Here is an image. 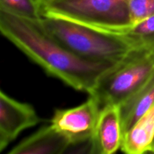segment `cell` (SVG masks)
<instances>
[{
  "instance_id": "cell-1",
  "label": "cell",
  "mask_w": 154,
  "mask_h": 154,
  "mask_svg": "<svg viewBox=\"0 0 154 154\" xmlns=\"http://www.w3.org/2000/svg\"><path fill=\"white\" fill-rule=\"evenodd\" d=\"M3 36L48 75L90 94L102 74L114 64L78 57L48 32L41 20L22 17L0 9Z\"/></svg>"
},
{
  "instance_id": "cell-2",
  "label": "cell",
  "mask_w": 154,
  "mask_h": 154,
  "mask_svg": "<svg viewBox=\"0 0 154 154\" xmlns=\"http://www.w3.org/2000/svg\"><path fill=\"white\" fill-rule=\"evenodd\" d=\"M48 33L69 51L84 60L115 64L135 47L127 38L62 18L43 17Z\"/></svg>"
},
{
  "instance_id": "cell-3",
  "label": "cell",
  "mask_w": 154,
  "mask_h": 154,
  "mask_svg": "<svg viewBox=\"0 0 154 154\" xmlns=\"http://www.w3.org/2000/svg\"><path fill=\"white\" fill-rule=\"evenodd\" d=\"M154 72V39L136 45L113 65L90 93L101 107L120 103L142 85Z\"/></svg>"
},
{
  "instance_id": "cell-4",
  "label": "cell",
  "mask_w": 154,
  "mask_h": 154,
  "mask_svg": "<svg viewBox=\"0 0 154 154\" xmlns=\"http://www.w3.org/2000/svg\"><path fill=\"white\" fill-rule=\"evenodd\" d=\"M129 0H49L42 17L69 20L96 29L122 35L132 27Z\"/></svg>"
},
{
  "instance_id": "cell-5",
  "label": "cell",
  "mask_w": 154,
  "mask_h": 154,
  "mask_svg": "<svg viewBox=\"0 0 154 154\" xmlns=\"http://www.w3.org/2000/svg\"><path fill=\"white\" fill-rule=\"evenodd\" d=\"M100 104L93 96L81 105L67 109H56L51 124L67 137L70 144L93 138L97 123Z\"/></svg>"
},
{
  "instance_id": "cell-6",
  "label": "cell",
  "mask_w": 154,
  "mask_h": 154,
  "mask_svg": "<svg viewBox=\"0 0 154 154\" xmlns=\"http://www.w3.org/2000/svg\"><path fill=\"white\" fill-rule=\"evenodd\" d=\"M43 121L35 108L26 102L13 99L0 92V152H2L18 135Z\"/></svg>"
},
{
  "instance_id": "cell-7",
  "label": "cell",
  "mask_w": 154,
  "mask_h": 154,
  "mask_svg": "<svg viewBox=\"0 0 154 154\" xmlns=\"http://www.w3.org/2000/svg\"><path fill=\"white\" fill-rule=\"evenodd\" d=\"M123 130L120 105L108 104L101 108L93 135L94 154H112L120 150Z\"/></svg>"
},
{
  "instance_id": "cell-8",
  "label": "cell",
  "mask_w": 154,
  "mask_h": 154,
  "mask_svg": "<svg viewBox=\"0 0 154 154\" xmlns=\"http://www.w3.org/2000/svg\"><path fill=\"white\" fill-rule=\"evenodd\" d=\"M69 144V138L50 123L22 140L8 154H63Z\"/></svg>"
},
{
  "instance_id": "cell-9",
  "label": "cell",
  "mask_w": 154,
  "mask_h": 154,
  "mask_svg": "<svg viewBox=\"0 0 154 154\" xmlns=\"http://www.w3.org/2000/svg\"><path fill=\"white\" fill-rule=\"evenodd\" d=\"M154 104V72L150 78L120 104L123 135Z\"/></svg>"
},
{
  "instance_id": "cell-10",
  "label": "cell",
  "mask_w": 154,
  "mask_h": 154,
  "mask_svg": "<svg viewBox=\"0 0 154 154\" xmlns=\"http://www.w3.org/2000/svg\"><path fill=\"white\" fill-rule=\"evenodd\" d=\"M154 141V104L123 135L121 151L127 154L150 153Z\"/></svg>"
},
{
  "instance_id": "cell-11",
  "label": "cell",
  "mask_w": 154,
  "mask_h": 154,
  "mask_svg": "<svg viewBox=\"0 0 154 154\" xmlns=\"http://www.w3.org/2000/svg\"><path fill=\"white\" fill-rule=\"evenodd\" d=\"M0 9L28 19L43 17L42 3L39 0H0Z\"/></svg>"
},
{
  "instance_id": "cell-12",
  "label": "cell",
  "mask_w": 154,
  "mask_h": 154,
  "mask_svg": "<svg viewBox=\"0 0 154 154\" xmlns=\"http://www.w3.org/2000/svg\"><path fill=\"white\" fill-rule=\"evenodd\" d=\"M120 35L127 38L136 45L154 39V15L133 26Z\"/></svg>"
},
{
  "instance_id": "cell-13",
  "label": "cell",
  "mask_w": 154,
  "mask_h": 154,
  "mask_svg": "<svg viewBox=\"0 0 154 154\" xmlns=\"http://www.w3.org/2000/svg\"><path fill=\"white\" fill-rule=\"evenodd\" d=\"M129 11L132 27L154 15V0H129Z\"/></svg>"
},
{
  "instance_id": "cell-14",
  "label": "cell",
  "mask_w": 154,
  "mask_h": 154,
  "mask_svg": "<svg viewBox=\"0 0 154 154\" xmlns=\"http://www.w3.org/2000/svg\"><path fill=\"white\" fill-rule=\"evenodd\" d=\"M150 153H154V141L153 143V145L151 147V150H150Z\"/></svg>"
},
{
  "instance_id": "cell-15",
  "label": "cell",
  "mask_w": 154,
  "mask_h": 154,
  "mask_svg": "<svg viewBox=\"0 0 154 154\" xmlns=\"http://www.w3.org/2000/svg\"><path fill=\"white\" fill-rule=\"evenodd\" d=\"M39 1H40L42 3H44V2H47V1H49V0H39Z\"/></svg>"
}]
</instances>
